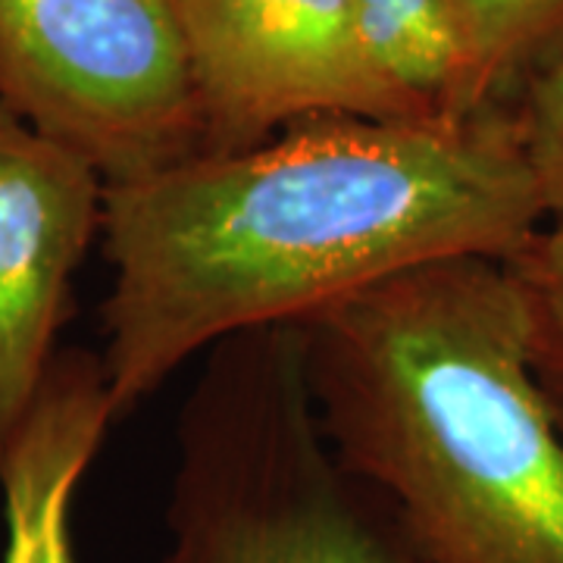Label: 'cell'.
Here are the masks:
<instances>
[{"label": "cell", "instance_id": "6da1fadb", "mask_svg": "<svg viewBox=\"0 0 563 563\" xmlns=\"http://www.w3.org/2000/svg\"><path fill=\"white\" fill-rule=\"evenodd\" d=\"M544 229L514 122L325 117L103 185L113 420L244 332L298 325L426 263Z\"/></svg>", "mask_w": 563, "mask_h": 563}, {"label": "cell", "instance_id": "7a4b0ae2", "mask_svg": "<svg viewBox=\"0 0 563 563\" xmlns=\"http://www.w3.org/2000/svg\"><path fill=\"white\" fill-rule=\"evenodd\" d=\"M295 329L329 451L426 561L563 563V432L510 263H426Z\"/></svg>", "mask_w": 563, "mask_h": 563}, {"label": "cell", "instance_id": "3957f363", "mask_svg": "<svg viewBox=\"0 0 563 563\" xmlns=\"http://www.w3.org/2000/svg\"><path fill=\"white\" fill-rule=\"evenodd\" d=\"M161 563H429L322 439L295 325L210 351L185 404Z\"/></svg>", "mask_w": 563, "mask_h": 563}, {"label": "cell", "instance_id": "277c9868", "mask_svg": "<svg viewBox=\"0 0 563 563\" xmlns=\"http://www.w3.org/2000/svg\"><path fill=\"white\" fill-rule=\"evenodd\" d=\"M0 103L103 185L203 151L176 0H0Z\"/></svg>", "mask_w": 563, "mask_h": 563}, {"label": "cell", "instance_id": "5b68a950", "mask_svg": "<svg viewBox=\"0 0 563 563\" xmlns=\"http://www.w3.org/2000/svg\"><path fill=\"white\" fill-rule=\"evenodd\" d=\"M203 151L247 147L325 117L439 120L366 60L351 0H176Z\"/></svg>", "mask_w": 563, "mask_h": 563}, {"label": "cell", "instance_id": "8992f818", "mask_svg": "<svg viewBox=\"0 0 563 563\" xmlns=\"http://www.w3.org/2000/svg\"><path fill=\"white\" fill-rule=\"evenodd\" d=\"M101 213V173L0 103V454L51 376L66 291Z\"/></svg>", "mask_w": 563, "mask_h": 563}, {"label": "cell", "instance_id": "52a82bcc", "mask_svg": "<svg viewBox=\"0 0 563 563\" xmlns=\"http://www.w3.org/2000/svg\"><path fill=\"white\" fill-rule=\"evenodd\" d=\"M113 422L101 366H63L0 454L7 514L3 563H76L69 510L81 473Z\"/></svg>", "mask_w": 563, "mask_h": 563}, {"label": "cell", "instance_id": "ba28073f", "mask_svg": "<svg viewBox=\"0 0 563 563\" xmlns=\"http://www.w3.org/2000/svg\"><path fill=\"white\" fill-rule=\"evenodd\" d=\"M351 20L366 60L404 101L422 117L466 120V63L448 0H351Z\"/></svg>", "mask_w": 563, "mask_h": 563}, {"label": "cell", "instance_id": "9c48e42d", "mask_svg": "<svg viewBox=\"0 0 563 563\" xmlns=\"http://www.w3.org/2000/svg\"><path fill=\"white\" fill-rule=\"evenodd\" d=\"M463 44V117H479L485 95L526 57L563 13V0H448Z\"/></svg>", "mask_w": 563, "mask_h": 563}, {"label": "cell", "instance_id": "30bf717a", "mask_svg": "<svg viewBox=\"0 0 563 563\" xmlns=\"http://www.w3.org/2000/svg\"><path fill=\"white\" fill-rule=\"evenodd\" d=\"M529 313L536 379L563 432V229H548L507 257Z\"/></svg>", "mask_w": 563, "mask_h": 563}, {"label": "cell", "instance_id": "8fae6325", "mask_svg": "<svg viewBox=\"0 0 563 563\" xmlns=\"http://www.w3.org/2000/svg\"><path fill=\"white\" fill-rule=\"evenodd\" d=\"M514 132L542 201L544 225L563 229V54L536 79Z\"/></svg>", "mask_w": 563, "mask_h": 563}]
</instances>
